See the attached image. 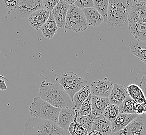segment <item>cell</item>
<instances>
[{
	"label": "cell",
	"mask_w": 146,
	"mask_h": 135,
	"mask_svg": "<svg viewBox=\"0 0 146 135\" xmlns=\"http://www.w3.org/2000/svg\"><path fill=\"white\" fill-rule=\"evenodd\" d=\"M39 97L57 108H70L76 109L70 96L59 83H41L38 91Z\"/></svg>",
	"instance_id": "cell-1"
},
{
	"label": "cell",
	"mask_w": 146,
	"mask_h": 135,
	"mask_svg": "<svg viewBox=\"0 0 146 135\" xmlns=\"http://www.w3.org/2000/svg\"><path fill=\"white\" fill-rule=\"evenodd\" d=\"M23 135H70L67 130L62 128L51 120L38 118H29L25 124Z\"/></svg>",
	"instance_id": "cell-2"
},
{
	"label": "cell",
	"mask_w": 146,
	"mask_h": 135,
	"mask_svg": "<svg viewBox=\"0 0 146 135\" xmlns=\"http://www.w3.org/2000/svg\"><path fill=\"white\" fill-rule=\"evenodd\" d=\"M132 5V0H109L107 21L108 26L120 27L125 24Z\"/></svg>",
	"instance_id": "cell-3"
},
{
	"label": "cell",
	"mask_w": 146,
	"mask_h": 135,
	"mask_svg": "<svg viewBox=\"0 0 146 135\" xmlns=\"http://www.w3.org/2000/svg\"><path fill=\"white\" fill-rule=\"evenodd\" d=\"M60 109L51 105L40 97H35L29 107L30 113L33 118L51 120L57 124Z\"/></svg>",
	"instance_id": "cell-4"
},
{
	"label": "cell",
	"mask_w": 146,
	"mask_h": 135,
	"mask_svg": "<svg viewBox=\"0 0 146 135\" xmlns=\"http://www.w3.org/2000/svg\"><path fill=\"white\" fill-rule=\"evenodd\" d=\"M88 24L83 9L75 5H70L68 9L64 28L75 32L84 31Z\"/></svg>",
	"instance_id": "cell-5"
},
{
	"label": "cell",
	"mask_w": 146,
	"mask_h": 135,
	"mask_svg": "<svg viewBox=\"0 0 146 135\" xmlns=\"http://www.w3.org/2000/svg\"><path fill=\"white\" fill-rule=\"evenodd\" d=\"M57 81L64 88L72 100L74 95L85 87L88 83L82 76L70 71H66L62 74Z\"/></svg>",
	"instance_id": "cell-6"
},
{
	"label": "cell",
	"mask_w": 146,
	"mask_h": 135,
	"mask_svg": "<svg viewBox=\"0 0 146 135\" xmlns=\"http://www.w3.org/2000/svg\"><path fill=\"white\" fill-rule=\"evenodd\" d=\"M43 8V0H20L11 11L19 17L28 18L33 13Z\"/></svg>",
	"instance_id": "cell-7"
},
{
	"label": "cell",
	"mask_w": 146,
	"mask_h": 135,
	"mask_svg": "<svg viewBox=\"0 0 146 135\" xmlns=\"http://www.w3.org/2000/svg\"><path fill=\"white\" fill-rule=\"evenodd\" d=\"M112 135H146V113L139 115L124 129Z\"/></svg>",
	"instance_id": "cell-8"
},
{
	"label": "cell",
	"mask_w": 146,
	"mask_h": 135,
	"mask_svg": "<svg viewBox=\"0 0 146 135\" xmlns=\"http://www.w3.org/2000/svg\"><path fill=\"white\" fill-rule=\"evenodd\" d=\"M114 83L107 78L94 81L91 83V94L99 97L109 98Z\"/></svg>",
	"instance_id": "cell-9"
},
{
	"label": "cell",
	"mask_w": 146,
	"mask_h": 135,
	"mask_svg": "<svg viewBox=\"0 0 146 135\" xmlns=\"http://www.w3.org/2000/svg\"><path fill=\"white\" fill-rule=\"evenodd\" d=\"M128 22L146 25V2L136 3L132 5L129 14Z\"/></svg>",
	"instance_id": "cell-10"
},
{
	"label": "cell",
	"mask_w": 146,
	"mask_h": 135,
	"mask_svg": "<svg viewBox=\"0 0 146 135\" xmlns=\"http://www.w3.org/2000/svg\"><path fill=\"white\" fill-rule=\"evenodd\" d=\"M70 5L63 0H60L51 12L59 28H64L66 19Z\"/></svg>",
	"instance_id": "cell-11"
},
{
	"label": "cell",
	"mask_w": 146,
	"mask_h": 135,
	"mask_svg": "<svg viewBox=\"0 0 146 135\" xmlns=\"http://www.w3.org/2000/svg\"><path fill=\"white\" fill-rule=\"evenodd\" d=\"M50 12L45 8L40 9L33 13L28 18L30 25L35 29H41L50 17Z\"/></svg>",
	"instance_id": "cell-12"
},
{
	"label": "cell",
	"mask_w": 146,
	"mask_h": 135,
	"mask_svg": "<svg viewBox=\"0 0 146 135\" xmlns=\"http://www.w3.org/2000/svg\"><path fill=\"white\" fill-rule=\"evenodd\" d=\"M78 111L76 109L64 108L60 109L57 124L62 128L68 131L71 124L75 120Z\"/></svg>",
	"instance_id": "cell-13"
},
{
	"label": "cell",
	"mask_w": 146,
	"mask_h": 135,
	"mask_svg": "<svg viewBox=\"0 0 146 135\" xmlns=\"http://www.w3.org/2000/svg\"><path fill=\"white\" fill-rule=\"evenodd\" d=\"M139 115L136 113H120L116 119L111 123L112 133L124 129Z\"/></svg>",
	"instance_id": "cell-14"
},
{
	"label": "cell",
	"mask_w": 146,
	"mask_h": 135,
	"mask_svg": "<svg viewBox=\"0 0 146 135\" xmlns=\"http://www.w3.org/2000/svg\"><path fill=\"white\" fill-rule=\"evenodd\" d=\"M129 96L126 88L122 85L115 83L109 97L110 104L120 106Z\"/></svg>",
	"instance_id": "cell-15"
},
{
	"label": "cell",
	"mask_w": 146,
	"mask_h": 135,
	"mask_svg": "<svg viewBox=\"0 0 146 135\" xmlns=\"http://www.w3.org/2000/svg\"><path fill=\"white\" fill-rule=\"evenodd\" d=\"M96 130L103 135H112L111 122L102 115H97L94 122L92 131Z\"/></svg>",
	"instance_id": "cell-16"
},
{
	"label": "cell",
	"mask_w": 146,
	"mask_h": 135,
	"mask_svg": "<svg viewBox=\"0 0 146 135\" xmlns=\"http://www.w3.org/2000/svg\"><path fill=\"white\" fill-rule=\"evenodd\" d=\"M110 105L109 98L99 97L92 95V113L95 116L103 114L106 108Z\"/></svg>",
	"instance_id": "cell-17"
},
{
	"label": "cell",
	"mask_w": 146,
	"mask_h": 135,
	"mask_svg": "<svg viewBox=\"0 0 146 135\" xmlns=\"http://www.w3.org/2000/svg\"><path fill=\"white\" fill-rule=\"evenodd\" d=\"M83 11L84 13L89 26H99L104 22V18L95 7L85 8L83 9Z\"/></svg>",
	"instance_id": "cell-18"
},
{
	"label": "cell",
	"mask_w": 146,
	"mask_h": 135,
	"mask_svg": "<svg viewBox=\"0 0 146 135\" xmlns=\"http://www.w3.org/2000/svg\"><path fill=\"white\" fill-rule=\"evenodd\" d=\"M131 54L146 64V42L136 40L129 42Z\"/></svg>",
	"instance_id": "cell-19"
},
{
	"label": "cell",
	"mask_w": 146,
	"mask_h": 135,
	"mask_svg": "<svg viewBox=\"0 0 146 135\" xmlns=\"http://www.w3.org/2000/svg\"><path fill=\"white\" fill-rule=\"evenodd\" d=\"M126 90L129 96L135 102L146 106V98L139 85L131 84L127 86Z\"/></svg>",
	"instance_id": "cell-20"
},
{
	"label": "cell",
	"mask_w": 146,
	"mask_h": 135,
	"mask_svg": "<svg viewBox=\"0 0 146 135\" xmlns=\"http://www.w3.org/2000/svg\"><path fill=\"white\" fill-rule=\"evenodd\" d=\"M55 21L50 12V16L46 23L41 28V31L45 38L51 39L55 34L58 29Z\"/></svg>",
	"instance_id": "cell-21"
},
{
	"label": "cell",
	"mask_w": 146,
	"mask_h": 135,
	"mask_svg": "<svg viewBox=\"0 0 146 135\" xmlns=\"http://www.w3.org/2000/svg\"><path fill=\"white\" fill-rule=\"evenodd\" d=\"M129 29L136 40L146 42V25L137 23H129Z\"/></svg>",
	"instance_id": "cell-22"
},
{
	"label": "cell",
	"mask_w": 146,
	"mask_h": 135,
	"mask_svg": "<svg viewBox=\"0 0 146 135\" xmlns=\"http://www.w3.org/2000/svg\"><path fill=\"white\" fill-rule=\"evenodd\" d=\"M91 94L90 85H86L85 87L81 89L80 91H79L78 92H77L76 94L74 95L72 101L76 110L79 111L83 103L86 100V99Z\"/></svg>",
	"instance_id": "cell-23"
},
{
	"label": "cell",
	"mask_w": 146,
	"mask_h": 135,
	"mask_svg": "<svg viewBox=\"0 0 146 135\" xmlns=\"http://www.w3.org/2000/svg\"><path fill=\"white\" fill-rule=\"evenodd\" d=\"M137 103L129 96L119 106L120 113H136Z\"/></svg>",
	"instance_id": "cell-24"
},
{
	"label": "cell",
	"mask_w": 146,
	"mask_h": 135,
	"mask_svg": "<svg viewBox=\"0 0 146 135\" xmlns=\"http://www.w3.org/2000/svg\"><path fill=\"white\" fill-rule=\"evenodd\" d=\"M96 116L92 113L91 114L88 115H81L78 113L76 121L82 124L86 129H87L88 133L92 131V127L93 125Z\"/></svg>",
	"instance_id": "cell-25"
},
{
	"label": "cell",
	"mask_w": 146,
	"mask_h": 135,
	"mask_svg": "<svg viewBox=\"0 0 146 135\" xmlns=\"http://www.w3.org/2000/svg\"><path fill=\"white\" fill-rule=\"evenodd\" d=\"M94 7L104 18V22L107 23L109 0H93Z\"/></svg>",
	"instance_id": "cell-26"
},
{
	"label": "cell",
	"mask_w": 146,
	"mask_h": 135,
	"mask_svg": "<svg viewBox=\"0 0 146 135\" xmlns=\"http://www.w3.org/2000/svg\"><path fill=\"white\" fill-rule=\"evenodd\" d=\"M77 115L74 120L71 124L68 132L70 133V135H88V132L87 129L82 124L76 121Z\"/></svg>",
	"instance_id": "cell-27"
},
{
	"label": "cell",
	"mask_w": 146,
	"mask_h": 135,
	"mask_svg": "<svg viewBox=\"0 0 146 135\" xmlns=\"http://www.w3.org/2000/svg\"><path fill=\"white\" fill-rule=\"evenodd\" d=\"M120 113L119 106L110 104L106 108L103 115L112 123L116 119Z\"/></svg>",
	"instance_id": "cell-28"
},
{
	"label": "cell",
	"mask_w": 146,
	"mask_h": 135,
	"mask_svg": "<svg viewBox=\"0 0 146 135\" xmlns=\"http://www.w3.org/2000/svg\"><path fill=\"white\" fill-rule=\"evenodd\" d=\"M79 114L81 115H88L92 113V94L89 95L86 100L83 103L79 110Z\"/></svg>",
	"instance_id": "cell-29"
},
{
	"label": "cell",
	"mask_w": 146,
	"mask_h": 135,
	"mask_svg": "<svg viewBox=\"0 0 146 135\" xmlns=\"http://www.w3.org/2000/svg\"><path fill=\"white\" fill-rule=\"evenodd\" d=\"M74 5L82 9L94 7L93 0H77Z\"/></svg>",
	"instance_id": "cell-30"
},
{
	"label": "cell",
	"mask_w": 146,
	"mask_h": 135,
	"mask_svg": "<svg viewBox=\"0 0 146 135\" xmlns=\"http://www.w3.org/2000/svg\"><path fill=\"white\" fill-rule=\"evenodd\" d=\"M59 1L60 0H43L44 8L47 9L50 12H52Z\"/></svg>",
	"instance_id": "cell-31"
},
{
	"label": "cell",
	"mask_w": 146,
	"mask_h": 135,
	"mask_svg": "<svg viewBox=\"0 0 146 135\" xmlns=\"http://www.w3.org/2000/svg\"><path fill=\"white\" fill-rule=\"evenodd\" d=\"M20 0H3V3L7 8L12 11L14 9Z\"/></svg>",
	"instance_id": "cell-32"
},
{
	"label": "cell",
	"mask_w": 146,
	"mask_h": 135,
	"mask_svg": "<svg viewBox=\"0 0 146 135\" xmlns=\"http://www.w3.org/2000/svg\"><path fill=\"white\" fill-rule=\"evenodd\" d=\"M5 81H7L8 80L2 75H0V91H5L7 89Z\"/></svg>",
	"instance_id": "cell-33"
},
{
	"label": "cell",
	"mask_w": 146,
	"mask_h": 135,
	"mask_svg": "<svg viewBox=\"0 0 146 135\" xmlns=\"http://www.w3.org/2000/svg\"><path fill=\"white\" fill-rule=\"evenodd\" d=\"M139 86L142 88L145 95L146 94V75L143 76L140 80Z\"/></svg>",
	"instance_id": "cell-34"
},
{
	"label": "cell",
	"mask_w": 146,
	"mask_h": 135,
	"mask_svg": "<svg viewBox=\"0 0 146 135\" xmlns=\"http://www.w3.org/2000/svg\"><path fill=\"white\" fill-rule=\"evenodd\" d=\"M63 1L68 4L69 5H72L75 4L77 0H63Z\"/></svg>",
	"instance_id": "cell-35"
},
{
	"label": "cell",
	"mask_w": 146,
	"mask_h": 135,
	"mask_svg": "<svg viewBox=\"0 0 146 135\" xmlns=\"http://www.w3.org/2000/svg\"><path fill=\"white\" fill-rule=\"evenodd\" d=\"M88 135H103L101 132H99L96 130H93L88 133Z\"/></svg>",
	"instance_id": "cell-36"
},
{
	"label": "cell",
	"mask_w": 146,
	"mask_h": 135,
	"mask_svg": "<svg viewBox=\"0 0 146 135\" xmlns=\"http://www.w3.org/2000/svg\"><path fill=\"white\" fill-rule=\"evenodd\" d=\"M133 1H134V2L135 3V4L145 2V0H133Z\"/></svg>",
	"instance_id": "cell-37"
},
{
	"label": "cell",
	"mask_w": 146,
	"mask_h": 135,
	"mask_svg": "<svg viewBox=\"0 0 146 135\" xmlns=\"http://www.w3.org/2000/svg\"><path fill=\"white\" fill-rule=\"evenodd\" d=\"M145 2H146V0H145Z\"/></svg>",
	"instance_id": "cell-38"
},
{
	"label": "cell",
	"mask_w": 146,
	"mask_h": 135,
	"mask_svg": "<svg viewBox=\"0 0 146 135\" xmlns=\"http://www.w3.org/2000/svg\"><path fill=\"white\" fill-rule=\"evenodd\" d=\"M145 96H146V95H145Z\"/></svg>",
	"instance_id": "cell-39"
},
{
	"label": "cell",
	"mask_w": 146,
	"mask_h": 135,
	"mask_svg": "<svg viewBox=\"0 0 146 135\" xmlns=\"http://www.w3.org/2000/svg\"><path fill=\"white\" fill-rule=\"evenodd\" d=\"M0 53H1V50H0Z\"/></svg>",
	"instance_id": "cell-40"
}]
</instances>
